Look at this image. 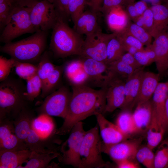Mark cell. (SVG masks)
<instances>
[{"mask_svg": "<svg viewBox=\"0 0 168 168\" xmlns=\"http://www.w3.org/2000/svg\"><path fill=\"white\" fill-rule=\"evenodd\" d=\"M31 152L29 149L0 150V168H18L28 161Z\"/></svg>", "mask_w": 168, "mask_h": 168, "instance_id": "7402d4cb", "label": "cell"}, {"mask_svg": "<svg viewBox=\"0 0 168 168\" xmlns=\"http://www.w3.org/2000/svg\"><path fill=\"white\" fill-rule=\"evenodd\" d=\"M102 142L98 125L86 131L80 150L79 168H99L106 166L101 155Z\"/></svg>", "mask_w": 168, "mask_h": 168, "instance_id": "8992f818", "label": "cell"}, {"mask_svg": "<svg viewBox=\"0 0 168 168\" xmlns=\"http://www.w3.org/2000/svg\"><path fill=\"white\" fill-rule=\"evenodd\" d=\"M154 38L151 45L155 54L156 69L161 75L168 69V35L167 32H163Z\"/></svg>", "mask_w": 168, "mask_h": 168, "instance_id": "e0dca14e", "label": "cell"}, {"mask_svg": "<svg viewBox=\"0 0 168 168\" xmlns=\"http://www.w3.org/2000/svg\"><path fill=\"white\" fill-rule=\"evenodd\" d=\"M120 40L125 50L128 47H133L138 51L144 49V45L138 40L130 34L125 29L123 30L116 33Z\"/></svg>", "mask_w": 168, "mask_h": 168, "instance_id": "b9f144b4", "label": "cell"}, {"mask_svg": "<svg viewBox=\"0 0 168 168\" xmlns=\"http://www.w3.org/2000/svg\"><path fill=\"white\" fill-rule=\"evenodd\" d=\"M39 0H15L18 4L23 6H29L32 3Z\"/></svg>", "mask_w": 168, "mask_h": 168, "instance_id": "9f6ffc18", "label": "cell"}, {"mask_svg": "<svg viewBox=\"0 0 168 168\" xmlns=\"http://www.w3.org/2000/svg\"><path fill=\"white\" fill-rule=\"evenodd\" d=\"M126 80L108 73L103 86L106 100L105 113L121 109L125 101L124 85Z\"/></svg>", "mask_w": 168, "mask_h": 168, "instance_id": "8fae6325", "label": "cell"}, {"mask_svg": "<svg viewBox=\"0 0 168 168\" xmlns=\"http://www.w3.org/2000/svg\"><path fill=\"white\" fill-rule=\"evenodd\" d=\"M126 51L117 34L112 33L106 48V61L108 64L119 59Z\"/></svg>", "mask_w": 168, "mask_h": 168, "instance_id": "f1b7e54d", "label": "cell"}, {"mask_svg": "<svg viewBox=\"0 0 168 168\" xmlns=\"http://www.w3.org/2000/svg\"><path fill=\"white\" fill-rule=\"evenodd\" d=\"M103 0H86L91 10L96 13L100 12Z\"/></svg>", "mask_w": 168, "mask_h": 168, "instance_id": "816d5d0a", "label": "cell"}, {"mask_svg": "<svg viewBox=\"0 0 168 168\" xmlns=\"http://www.w3.org/2000/svg\"><path fill=\"white\" fill-rule=\"evenodd\" d=\"M112 34L104 33L101 30L86 35L79 55L106 63L107 46Z\"/></svg>", "mask_w": 168, "mask_h": 168, "instance_id": "30bf717a", "label": "cell"}, {"mask_svg": "<svg viewBox=\"0 0 168 168\" xmlns=\"http://www.w3.org/2000/svg\"><path fill=\"white\" fill-rule=\"evenodd\" d=\"M42 82L37 74L26 80L25 95L28 101H33L41 92Z\"/></svg>", "mask_w": 168, "mask_h": 168, "instance_id": "836d02e7", "label": "cell"}, {"mask_svg": "<svg viewBox=\"0 0 168 168\" xmlns=\"http://www.w3.org/2000/svg\"><path fill=\"white\" fill-rule=\"evenodd\" d=\"M143 26L152 35H154V20L153 13L150 8H148L142 15Z\"/></svg>", "mask_w": 168, "mask_h": 168, "instance_id": "bcb514c9", "label": "cell"}, {"mask_svg": "<svg viewBox=\"0 0 168 168\" xmlns=\"http://www.w3.org/2000/svg\"><path fill=\"white\" fill-rule=\"evenodd\" d=\"M37 31L30 21L29 6L17 3L3 29L0 41L7 43L23 34Z\"/></svg>", "mask_w": 168, "mask_h": 168, "instance_id": "5b68a950", "label": "cell"}, {"mask_svg": "<svg viewBox=\"0 0 168 168\" xmlns=\"http://www.w3.org/2000/svg\"><path fill=\"white\" fill-rule=\"evenodd\" d=\"M144 67L137 69L126 80L124 85L125 101L121 110L131 111L136 106Z\"/></svg>", "mask_w": 168, "mask_h": 168, "instance_id": "9a60e30c", "label": "cell"}, {"mask_svg": "<svg viewBox=\"0 0 168 168\" xmlns=\"http://www.w3.org/2000/svg\"><path fill=\"white\" fill-rule=\"evenodd\" d=\"M135 158L136 159L146 167L154 168L155 154L152 150L147 146L139 148Z\"/></svg>", "mask_w": 168, "mask_h": 168, "instance_id": "f35d334b", "label": "cell"}, {"mask_svg": "<svg viewBox=\"0 0 168 168\" xmlns=\"http://www.w3.org/2000/svg\"><path fill=\"white\" fill-rule=\"evenodd\" d=\"M126 5V0H103L100 12L105 16L113 8Z\"/></svg>", "mask_w": 168, "mask_h": 168, "instance_id": "c3c4849f", "label": "cell"}, {"mask_svg": "<svg viewBox=\"0 0 168 168\" xmlns=\"http://www.w3.org/2000/svg\"><path fill=\"white\" fill-rule=\"evenodd\" d=\"M83 69L82 60H74L66 65L64 69V74L69 81Z\"/></svg>", "mask_w": 168, "mask_h": 168, "instance_id": "f6af8a7d", "label": "cell"}, {"mask_svg": "<svg viewBox=\"0 0 168 168\" xmlns=\"http://www.w3.org/2000/svg\"><path fill=\"white\" fill-rule=\"evenodd\" d=\"M14 68L16 74L26 81L37 74V66L31 63L16 60Z\"/></svg>", "mask_w": 168, "mask_h": 168, "instance_id": "d590c367", "label": "cell"}, {"mask_svg": "<svg viewBox=\"0 0 168 168\" xmlns=\"http://www.w3.org/2000/svg\"><path fill=\"white\" fill-rule=\"evenodd\" d=\"M54 5L58 16L65 21L68 18L66 10L67 6L71 0H49Z\"/></svg>", "mask_w": 168, "mask_h": 168, "instance_id": "7dc6e473", "label": "cell"}, {"mask_svg": "<svg viewBox=\"0 0 168 168\" xmlns=\"http://www.w3.org/2000/svg\"><path fill=\"white\" fill-rule=\"evenodd\" d=\"M86 5V0H71L67 8L68 18H70L73 23L84 12Z\"/></svg>", "mask_w": 168, "mask_h": 168, "instance_id": "60d3db41", "label": "cell"}, {"mask_svg": "<svg viewBox=\"0 0 168 168\" xmlns=\"http://www.w3.org/2000/svg\"><path fill=\"white\" fill-rule=\"evenodd\" d=\"M115 124L123 133L129 137L138 133L131 111L121 110L116 118Z\"/></svg>", "mask_w": 168, "mask_h": 168, "instance_id": "f546056e", "label": "cell"}, {"mask_svg": "<svg viewBox=\"0 0 168 168\" xmlns=\"http://www.w3.org/2000/svg\"><path fill=\"white\" fill-rule=\"evenodd\" d=\"M51 116L45 114H40L33 119L31 128L43 138H48L55 134V125Z\"/></svg>", "mask_w": 168, "mask_h": 168, "instance_id": "4316f807", "label": "cell"}, {"mask_svg": "<svg viewBox=\"0 0 168 168\" xmlns=\"http://www.w3.org/2000/svg\"><path fill=\"white\" fill-rule=\"evenodd\" d=\"M142 140L141 138L127 139L110 145L102 142L101 151L108 154L115 163L125 159L135 160Z\"/></svg>", "mask_w": 168, "mask_h": 168, "instance_id": "7c38bea8", "label": "cell"}, {"mask_svg": "<svg viewBox=\"0 0 168 168\" xmlns=\"http://www.w3.org/2000/svg\"><path fill=\"white\" fill-rule=\"evenodd\" d=\"M0 120V150L20 151L29 149L25 142L16 135L12 121Z\"/></svg>", "mask_w": 168, "mask_h": 168, "instance_id": "4fadbf2b", "label": "cell"}, {"mask_svg": "<svg viewBox=\"0 0 168 168\" xmlns=\"http://www.w3.org/2000/svg\"><path fill=\"white\" fill-rule=\"evenodd\" d=\"M69 137L60 148L61 153L58 160L64 164L79 168V152L85 131L82 121L76 124L70 131Z\"/></svg>", "mask_w": 168, "mask_h": 168, "instance_id": "ba28073f", "label": "cell"}, {"mask_svg": "<svg viewBox=\"0 0 168 168\" xmlns=\"http://www.w3.org/2000/svg\"><path fill=\"white\" fill-rule=\"evenodd\" d=\"M53 136L44 138L40 136L32 128L25 140V142L29 149L38 153H45L57 151L54 144Z\"/></svg>", "mask_w": 168, "mask_h": 168, "instance_id": "cb8c5ba5", "label": "cell"}, {"mask_svg": "<svg viewBox=\"0 0 168 168\" xmlns=\"http://www.w3.org/2000/svg\"><path fill=\"white\" fill-rule=\"evenodd\" d=\"M55 68L49 59L46 52L43 53L37 66V74L43 83Z\"/></svg>", "mask_w": 168, "mask_h": 168, "instance_id": "74e56055", "label": "cell"}, {"mask_svg": "<svg viewBox=\"0 0 168 168\" xmlns=\"http://www.w3.org/2000/svg\"><path fill=\"white\" fill-rule=\"evenodd\" d=\"M52 30L49 47L56 56L63 58L80 55L84 40L66 21L59 16Z\"/></svg>", "mask_w": 168, "mask_h": 168, "instance_id": "3957f363", "label": "cell"}, {"mask_svg": "<svg viewBox=\"0 0 168 168\" xmlns=\"http://www.w3.org/2000/svg\"><path fill=\"white\" fill-rule=\"evenodd\" d=\"M48 31L39 30L27 38L5 43L1 52L16 61L31 63L40 59L47 45Z\"/></svg>", "mask_w": 168, "mask_h": 168, "instance_id": "7a4b0ae2", "label": "cell"}, {"mask_svg": "<svg viewBox=\"0 0 168 168\" xmlns=\"http://www.w3.org/2000/svg\"><path fill=\"white\" fill-rule=\"evenodd\" d=\"M147 132V146L152 150L160 143L166 133L165 129L161 127L153 118Z\"/></svg>", "mask_w": 168, "mask_h": 168, "instance_id": "4dcf8cb0", "label": "cell"}, {"mask_svg": "<svg viewBox=\"0 0 168 168\" xmlns=\"http://www.w3.org/2000/svg\"><path fill=\"white\" fill-rule=\"evenodd\" d=\"M135 0H126V6L129 4L134 2V1Z\"/></svg>", "mask_w": 168, "mask_h": 168, "instance_id": "91938a15", "label": "cell"}, {"mask_svg": "<svg viewBox=\"0 0 168 168\" xmlns=\"http://www.w3.org/2000/svg\"><path fill=\"white\" fill-rule=\"evenodd\" d=\"M72 92L65 86H62L45 97L37 109L40 114L65 117L71 100Z\"/></svg>", "mask_w": 168, "mask_h": 168, "instance_id": "9c48e42d", "label": "cell"}, {"mask_svg": "<svg viewBox=\"0 0 168 168\" xmlns=\"http://www.w3.org/2000/svg\"><path fill=\"white\" fill-rule=\"evenodd\" d=\"M26 89L13 79L8 77L0 84V120L14 119L26 107Z\"/></svg>", "mask_w": 168, "mask_h": 168, "instance_id": "277c9868", "label": "cell"}, {"mask_svg": "<svg viewBox=\"0 0 168 168\" xmlns=\"http://www.w3.org/2000/svg\"><path fill=\"white\" fill-rule=\"evenodd\" d=\"M30 17L37 31L52 29L59 17L54 5L49 0H38L30 4Z\"/></svg>", "mask_w": 168, "mask_h": 168, "instance_id": "52a82bcc", "label": "cell"}, {"mask_svg": "<svg viewBox=\"0 0 168 168\" xmlns=\"http://www.w3.org/2000/svg\"><path fill=\"white\" fill-rule=\"evenodd\" d=\"M96 13L91 10L84 11L73 23V29L80 35L86 36L101 30Z\"/></svg>", "mask_w": 168, "mask_h": 168, "instance_id": "ffe728a7", "label": "cell"}, {"mask_svg": "<svg viewBox=\"0 0 168 168\" xmlns=\"http://www.w3.org/2000/svg\"><path fill=\"white\" fill-rule=\"evenodd\" d=\"M63 69L61 67H55V69L43 83L41 96L45 98L54 91L60 79Z\"/></svg>", "mask_w": 168, "mask_h": 168, "instance_id": "d6a6232c", "label": "cell"}, {"mask_svg": "<svg viewBox=\"0 0 168 168\" xmlns=\"http://www.w3.org/2000/svg\"><path fill=\"white\" fill-rule=\"evenodd\" d=\"M108 65V73L126 80L137 69L119 59L109 63Z\"/></svg>", "mask_w": 168, "mask_h": 168, "instance_id": "1f68e13d", "label": "cell"}, {"mask_svg": "<svg viewBox=\"0 0 168 168\" xmlns=\"http://www.w3.org/2000/svg\"><path fill=\"white\" fill-rule=\"evenodd\" d=\"M167 32V34L168 35V31Z\"/></svg>", "mask_w": 168, "mask_h": 168, "instance_id": "6125c7cd", "label": "cell"}, {"mask_svg": "<svg viewBox=\"0 0 168 168\" xmlns=\"http://www.w3.org/2000/svg\"><path fill=\"white\" fill-rule=\"evenodd\" d=\"M34 118L33 114L26 107L12 121L16 135L24 142L31 129L32 123Z\"/></svg>", "mask_w": 168, "mask_h": 168, "instance_id": "d4e9b609", "label": "cell"}, {"mask_svg": "<svg viewBox=\"0 0 168 168\" xmlns=\"http://www.w3.org/2000/svg\"><path fill=\"white\" fill-rule=\"evenodd\" d=\"M155 154L154 168H168V140L161 141Z\"/></svg>", "mask_w": 168, "mask_h": 168, "instance_id": "8d00e7d4", "label": "cell"}, {"mask_svg": "<svg viewBox=\"0 0 168 168\" xmlns=\"http://www.w3.org/2000/svg\"><path fill=\"white\" fill-rule=\"evenodd\" d=\"M60 155L57 151H51L45 153H38L31 151L30 156L26 164L22 165L18 168H49L51 166L49 164L56 158H58Z\"/></svg>", "mask_w": 168, "mask_h": 168, "instance_id": "83f0119b", "label": "cell"}, {"mask_svg": "<svg viewBox=\"0 0 168 168\" xmlns=\"http://www.w3.org/2000/svg\"><path fill=\"white\" fill-rule=\"evenodd\" d=\"M126 29L144 45L147 46L151 44L152 37L143 28L135 23L129 22Z\"/></svg>", "mask_w": 168, "mask_h": 168, "instance_id": "e575fe53", "label": "cell"}, {"mask_svg": "<svg viewBox=\"0 0 168 168\" xmlns=\"http://www.w3.org/2000/svg\"><path fill=\"white\" fill-rule=\"evenodd\" d=\"M147 4L146 2L142 0L134 3L135 9L139 16L142 15L148 8Z\"/></svg>", "mask_w": 168, "mask_h": 168, "instance_id": "f5cc1de1", "label": "cell"}, {"mask_svg": "<svg viewBox=\"0 0 168 168\" xmlns=\"http://www.w3.org/2000/svg\"><path fill=\"white\" fill-rule=\"evenodd\" d=\"M96 116L102 142L104 144L112 145L130 138V137L123 133L115 124L107 119L103 114Z\"/></svg>", "mask_w": 168, "mask_h": 168, "instance_id": "5bb4252c", "label": "cell"}, {"mask_svg": "<svg viewBox=\"0 0 168 168\" xmlns=\"http://www.w3.org/2000/svg\"><path fill=\"white\" fill-rule=\"evenodd\" d=\"M72 96L67 115L55 134L65 135L77 123L93 115L105 113V90L94 89L86 85L72 86Z\"/></svg>", "mask_w": 168, "mask_h": 168, "instance_id": "6da1fadb", "label": "cell"}, {"mask_svg": "<svg viewBox=\"0 0 168 168\" xmlns=\"http://www.w3.org/2000/svg\"><path fill=\"white\" fill-rule=\"evenodd\" d=\"M168 95V82H159L152 100L153 118L165 130V104Z\"/></svg>", "mask_w": 168, "mask_h": 168, "instance_id": "ac0fdd59", "label": "cell"}, {"mask_svg": "<svg viewBox=\"0 0 168 168\" xmlns=\"http://www.w3.org/2000/svg\"><path fill=\"white\" fill-rule=\"evenodd\" d=\"M17 3H0V29L4 28L12 14L13 10Z\"/></svg>", "mask_w": 168, "mask_h": 168, "instance_id": "ee69618b", "label": "cell"}, {"mask_svg": "<svg viewBox=\"0 0 168 168\" xmlns=\"http://www.w3.org/2000/svg\"><path fill=\"white\" fill-rule=\"evenodd\" d=\"M83 58V67L88 77V82L101 88L107 76L108 64L91 58Z\"/></svg>", "mask_w": 168, "mask_h": 168, "instance_id": "2e32d148", "label": "cell"}, {"mask_svg": "<svg viewBox=\"0 0 168 168\" xmlns=\"http://www.w3.org/2000/svg\"><path fill=\"white\" fill-rule=\"evenodd\" d=\"M164 1H165L166 3L168 4V0H164Z\"/></svg>", "mask_w": 168, "mask_h": 168, "instance_id": "94428289", "label": "cell"}, {"mask_svg": "<svg viewBox=\"0 0 168 168\" xmlns=\"http://www.w3.org/2000/svg\"><path fill=\"white\" fill-rule=\"evenodd\" d=\"M150 8L153 15L154 38L168 31V4L162 3L152 5Z\"/></svg>", "mask_w": 168, "mask_h": 168, "instance_id": "484cf974", "label": "cell"}, {"mask_svg": "<svg viewBox=\"0 0 168 168\" xmlns=\"http://www.w3.org/2000/svg\"><path fill=\"white\" fill-rule=\"evenodd\" d=\"M142 1L147 3H150L152 5L161 4L162 3L164 0H141Z\"/></svg>", "mask_w": 168, "mask_h": 168, "instance_id": "6f0895ef", "label": "cell"}, {"mask_svg": "<svg viewBox=\"0 0 168 168\" xmlns=\"http://www.w3.org/2000/svg\"><path fill=\"white\" fill-rule=\"evenodd\" d=\"M134 3L129 4L126 6L125 10L129 18L133 21L139 16L135 9Z\"/></svg>", "mask_w": 168, "mask_h": 168, "instance_id": "db71d44e", "label": "cell"}, {"mask_svg": "<svg viewBox=\"0 0 168 168\" xmlns=\"http://www.w3.org/2000/svg\"><path fill=\"white\" fill-rule=\"evenodd\" d=\"M119 59L136 69L142 67L138 63L134 55L129 53L126 52Z\"/></svg>", "mask_w": 168, "mask_h": 168, "instance_id": "681fc988", "label": "cell"}, {"mask_svg": "<svg viewBox=\"0 0 168 168\" xmlns=\"http://www.w3.org/2000/svg\"><path fill=\"white\" fill-rule=\"evenodd\" d=\"M105 16L107 25L113 33H119L123 30L129 23V18L122 6L113 8Z\"/></svg>", "mask_w": 168, "mask_h": 168, "instance_id": "603a6c76", "label": "cell"}, {"mask_svg": "<svg viewBox=\"0 0 168 168\" xmlns=\"http://www.w3.org/2000/svg\"><path fill=\"white\" fill-rule=\"evenodd\" d=\"M16 60L11 58L9 59L0 56V81L1 82L7 78L11 69L14 67Z\"/></svg>", "mask_w": 168, "mask_h": 168, "instance_id": "7bdbcfd3", "label": "cell"}, {"mask_svg": "<svg viewBox=\"0 0 168 168\" xmlns=\"http://www.w3.org/2000/svg\"><path fill=\"white\" fill-rule=\"evenodd\" d=\"M134 160L125 159L116 162L119 168H138L140 166Z\"/></svg>", "mask_w": 168, "mask_h": 168, "instance_id": "f907efd6", "label": "cell"}, {"mask_svg": "<svg viewBox=\"0 0 168 168\" xmlns=\"http://www.w3.org/2000/svg\"><path fill=\"white\" fill-rule=\"evenodd\" d=\"M165 129L166 132L168 131V95L167 96L165 101Z\"/></svg>", "mask_w": 168, "mask_h": 168, "instance_id": "11a10c76", "label": "cell"}, {"mask_svg": "<svg viewBox=\"0 0 168 168\" xmlns=\"http://www.w3.org/2000/svg\"><path fill=\"white\" fill-rule=\"evenodd\" d=\"M134 56L139 65L142 67L148 66L155 60V54L151 44L147 46L143 50L138 51Z\"/></svg>", "mask_w": 168, "mask_h": 168, "instance_id": "ab89813d", "label": "cell"}, {"mask_svg": "<svg viewBox=\"0 0 168 168\" xmlns=\"http://www.w3.org/2000/svg\"><path fill=\"white\" fill-rule=\"evenodd\" d=\"M160 76L158 73L144 72L141 78L136 105L150 100L159 82Z\"/></svg>", "mask_w": 168, "mask_h": 168, "instance_id": "44dd1931", "label": "cell"}, {"mask_svg": "<svg viewBox=\"0 0 168 168\" xmlns=\"http://www.w3.org/2000/svg\"><path fill=\"white\" fill-rule=\"evenodd\" d=\"M133 116L138 133L147 132L153 118L152 100L137 104Z\"/></svg>", "mask_w": 168, "mask_h": 168, "instance_id": "d6986e66", "label": "cell"}, {"mask_svg": "<svg viewBox=\"0 0 168 168\" xmlns=\"http://www.w3.org/2000/svg\"><path fill=\"white\" fill-rule=\"evenodd\" d=\"M6 2L9 3H16L15 0H0V3Z\"/></svg>", "mask_w": 168, "mask_h": 168, "instance_id": "680465c9", "label": "cell"}]
</instances>
